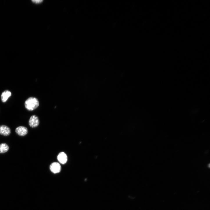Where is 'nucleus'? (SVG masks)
<instances>
[{"instance_id":"nucleus-4","label":"nucleus","mask_w":210,"mask_h":210,"mask_svg":"<svg viewBox=\"0 0 210 210\" xmlns=\"http://www.w3.org/2000/svg\"><path fill=\"white\" fill-rule=\"evenodd\" d=\"M15 132L17 134L20 136H24L28 133L27 128L24 126H19L16 128Z\"/></svg>"},{"instance_id":"nucleus-2","label":"nucleus","mask_w":210,"mask_h":210,"mask_svg":"<svg viewBox=\"0 0 210 210\" xmlns=\"http://www.w3.org/2000/svg\"><path fill=\"white\" fill-rule=\"evenodd\" d=\"M40 120L38 116L35 115L32 116L29 121V125L32 128L37 127L39 125Z\"/></svg>"},{"instance_id":"nucleus-6","label":"nucleus","mask_w":210,"mask_h":210,"mask_svg":"<svg viewBox=\"0 0 210 210\" xmlns=\"http://www.w3.org/2000/svg\"><path fill=\"white\" fill-rule=\"evenodd\" d=\"M57 159L60 164H66L67 161V157L64 152H61L58 156Z\"/></svg>"},{"instance_id":"nucleus-5","label":"nucleus","mask_w":210,"mask_h":210,"mask_svg":"<svg viewBox=\"0 0 210 210\" xmlns=\"http://www.w3.org/2000/svg\"><path fill=\"white\" fill-rule=\"evenodd\" d=\"M11 133L10 128L7 126L2 125L0 126V134L4 136H8Z\"/></svg>"},{"instance_id":"nucleus-7","label":"nucleus","mask_w":210,"mask_h":210,"mask_svg":"<svg viewBox=\"0 0 210 210\" xmlns=\"http://www.w3.org/2000/svg\"><path fill=\"white\" fill-rule=\"evenodd\" d=\"M11 95L12 93L10 91L7 90L4 91L1 95V99L2 102H6Z\"/></svg>"},{"instance_id":"nucleus-3","label":"nucleus","mask_w":210,"mask_h":210,"mask_svg":"<svg viewBox=\"0 0 210 210\" xmlns=\"http://www.w3.org/2000/svg\"><path fill=\"white\" fill-rule=\"evenodd\" d=\"M50 169L53 173L56 174L61 171V167L59 163L55 162L52 163L50 165Z\"/></svg>"},{"instance_id":"nucleus-9","label":"nucleus","mask_w":210,"mask_h":210,"mask_svg":"<svg viewBox=\"0 0 210 210\" xmlns=\"http://www.w3.org/2000/svg\"><path fill=\"white\" fill-rule=\"evenodd\" d=\"M32 2L33 3H35L36 4L40 3L43 1L42 0H35V1H32Z\"/></svg>"},{"instance_id":"nucleus-1","label":"nucleus","mask_w":210,"mask_h":210,"mask_svg":"<svg viewBox=\"0 0 210 210\" xmlns=\"http://www.w3.org/2000/svg\"><path fill=\"white\" fill-rule=\"evenodd\" d=\"M39 105V102L36 98L30 97L25 102L26 108L29 111H32L36 109Z\"/></svg>"},{"instance_id":"nucleus-8","label":"nucleus","mask_w":210,"mask_h":210,"mask_svg":"<svg viewBox=\"0 0 210 210\" xmlns=\"http://www.w3.org/2000/svg\"><path fill=\"white\" fill-rule=\"evenodd\" d=\"M9 149V146L6 143L0 144V154H4L8 152Z\"/></svg>"}]
</instances>
